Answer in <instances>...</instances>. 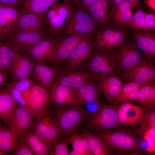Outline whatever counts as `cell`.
<instances>
[{"instance_id":"1","label":"cell","mask_w":155,"mask_h":155,"mask_svg":"<svg viewBox=\"0 0 155 155\" xmlns=\"http://www.w3.org/2000/svg\"><path fill=\"white\" fill-rule=\"evenodd\" d=\"M89 115L87 110L80 106H56L52 117L58 127L61 139L75 133Z\"/></svg>"},{"instance_id":"3","label":"cell","mask_w":155,"mask_h":155,"mask_svg":"<svg viewBox=\"0 0 155 155\" xmlns=\"http://www.w3.org/2000/svg\"><path fill=\"white\" fill-rule=\"evenodd\" d=\"M95 133L101 138L108 149L137 153L142 150L137 137L124 130L108 129Z\"/></svg>"},{"instance_id":"2","label":"cell","mask_w":155,"mask_h":155,"mask_svg":"<svg viewBox=\"0 0 155 155\" xmlns=\"http://www.w3.org/2000/svg\"><path fill=\"white\" fill-rule=\"evenodd\" d=\"M75 3L76 6L74 4L73 10L65 23L60 33L62 35L60 36L94 34L98 30L96 24L86 9Z\"/></svg>"},{"instance_id":"54","label":"cell","mask_w":155,"mask_h":155,"mask_svg":"<svg viewBox=\"0 0 155 155\" xmlns=\"http://www.w3.org/2000/svg\"><path fill=\"white\" fill-rule=\"evenodd\" d=\"M124 0H114L113 3H114V6L118 5L119 3L123 1Z\"/></svg>"},{"instance_id":"15","label":"cell","mask_w":155,"mask_h":155,"mask_svg":"<svg viewBox=\"0 0 155 155\" xmlns=\"http://www.w3.org/2000/svg\"><path fill=\"white\" fill-rule=\"evenodd\" d=\"M131 38L137 48L144 53L148 62L154 63L155 32L153 30H134Z\"/></svg>"},{"instance_id":"24","label":"cell","mask_w":155,"mask_h":155,"mask_svg":"<svg viewBox=\"0 0 155 155\" xmlns=\"http://www.w3.org/2000/svg\"><path fill=\"white\" fill-rule=\"evenodd\" d=\"M110 0H95L86 8L98 29L109 26Z\"/></svg>"},{"instance_id":"52","label":"cell","mask_w":155,"mask_h":155,"mask_svg":"<svg viewBox=\"0 0 155 155\" xmlns=\"http://www.w3.org/2000/svg\"><path fill=\"white\" fill-rule=\"evenodd\" d=\"M130 3L131 9H133L135 8V0H128Z\"/></svg>"},{"instance_id":"50","label":"cell","mask_w":155,"mask_h":155,"mask_svg":"<svg viewBox=\"0 0 155 155\" xmlns=\"http://www.w3.org/2000/svg\"><path fill=\"white\" fill-rule=\"evenodd\" d=\"M147 5L154 11H155V0H144Z\"/></svg>"},{"instance_id":"10","label":"cell","mask_w":155,"mask_h":155,"mask_svg":"<svg viewBox=\"0 0 155 155\" xmlns=\"http://www.w3.org/2000/svg\"><path fill=\"white\" fill-rule=\"evenodd\" d=\"M128 38L112 54L119 69H129L146 61L131 39Z\"/></svg>"},{"instance_id":"22","label":"cell","mask_w":155,"mask_h":155,"mask_svg":"<svg viewBox=\"0 0 155 155\" xmlns=\"http://www.w3.org/2000/svg\"><path fill=\"white\" fill-rule=\"evenodd\" d=\"M92 78H93V75L86 72L65 71L60 69L54 82L75 91Z\"/></svg>"},{"instance_id":"43","label":"cell","mask_w":155,"mask_h":155,"mask_svg":"<svg viewBox=\"0 0 155 155\" xmlns=\"http://www.w3.org/2000/svg\"><path fill=\"white\" fill-rule=\"evenodd\" d=\"M12 155H35L34 153L25 143L20 142L12 152Z\"/></svg>"},{"instance_id":"16","label":"cell","mask_w":155,"mask_h":155,"mask_svg":"<svg viewBox=\"0 0 155 155\" xmlns=\"http://www.w3.org/2000/svg\"><path fill=\"white\" fill-rule=\"evenodd\" d=\"M59 70V67L54 65L34 61L30 78L35 85L51 90Z\"/></svg>"},{"instance_id":"55","label":"cell","mask_w":155,"mask_h":155,"mask_svg":"<svg viewBox=\"0 0 155 155\" xmlns=\"http://www.w3.org/2000/svg\"><path fill=\"white\" fill-rule=\"evenodd\" d=\"M0 155H5V154L0 150Z\"/></svg>"},{"instance_id":"56","label":"cell","mask_w":155,"mask_h":155,"mask_svg":"<svg viewBox=\"0 0 155 155\" xmlns=\"http://www.w3.org/2000/svg\"><path fill=\"white\" fill-rule=\"evenodd\" d=\"M114 0H110L111 2V4L112 3H113Z\"/></svg>"},{"instance_id":"20","label":"cell","mask_w":155,"mask_h":155,"mask_svg":"<svg viewBox=\"0 0 155 155\" xmlns=\"http://www.w3.org/2000/svg\"><path fill=\"white\" fill-rule=\"evenodd\" d=\"M150 108L129 102H123L118 106L119 120L125 127L137 125L143 115Z\"/></svg>"},{"instance_id":"9","label":"cell","mask_w":155,"mask_h":155,"mask_svg":"<svg viewBox=\"0 0 155 155\" xmlns=\"http://www.w3.org/2000/svg\"><path fill=\"white\" fill-rule=\"evenodd\" d=\"M94 35L80 43L60 69L65 71H84L94 49Z\"/></svg>"},{"instance_id":"11","label":"cell","mask_w":155,"mask_h":155,"mask_svg":"<svg viewBox=\"0 0 155 155\" xmlns=\"http://www.w3.org/2000/svg\"><path fill=\"white\" fill-rule=\"evenodd\" d=\"M29 129L30 130L28 131L34 132L52 146L60 136L58 125L52 116L48 113L41 118L32 121Z\"/></svg>"},{"instance_id":"42","label":"cell","mask_w":155,"mask_h":155,"mask_svg":"<svg viewBox=\"0 0 155 155\" xmlns=\"http://www.w3.org/2000/svg\"><path fill=\"white\" fill-rule=\"evenodd\" d=\"M139 91H135L118 95L113 102L114 104H118L121 102H131L135 101L137 98Z\"/></svg>"},{"instance_id":"7","label":"cell","mask_w":155,"mask_h":155,"mask_svg":"<svg viewBox=\"0 0 155 155\" xmlns=\"http://www.w3.org/2000/svg\"><path fill=\"white\" fill-rule=\"evenodd\" d=\"M50 90L35 85L23 93L32 119H38L48 113L51 100Z\"/></svg>"},{"instance_id":"38","label":"cell","mask_w":155,"mask_h":155,"mask_svg":"<svg viewBox=\"0 0 155 155\" xmlns=\"http://www.w3.org/2000/svg\"><path fill=\"white\" fill-rule=\"evenodd\" d=\"M68 137L57 140L53 146L51 155H69Z\"/></svg>"},{"instance_id":"41","label":"cell","mask_w":155,"mask_h":155,"mask_svg":"<svg viewBox=\"0 0 155 155\" xmlns=\"http://www.w3.org/2000/svg\"><path fill=\"white\" fill-rule=\"evenodd\" d=\"M143 138L147 143L146 151L148 153L155 152V128L151 129L146 132Z\"/></svg>"},{"instance_id":"35","label":"cell","mask_w":155,"mask_h":155,"mask_svg":"<svg viewBox=\"0 0 155 155\" xmlns=\"http://www.w3.org/2000/svg\"><path fill=\"white\" fill-rule=\"evenodd\" d=\"M68 139L73 150L78 152L81 155H92L87 140L82 133L79 134L75 133L71 134L68 136Z\"/></svg>"},{"instance_id":"31","label":"cell","mask_w":155,"mask_h":155,"mask_svg":"<svg viewBox=\"0 0 155 155\" xmlns=\"http://www.w3.org/2000/svg\"><path fill=\"white\" fill-rule=\"evenodd\" d=\"M81 131L87 140L89 149L92 155L112 154L99 136L90 131L82 129H81Z\"/></svg>"},{"instance_id":"23","label":"cell","mask_w":155,"mask_h":155,"mask_svg":"<svg viewBox=\"0 0 155 155\" xmlns=\"http://www.w3.org/2000/svg\"><path fill=\"white\" fill-rule=\"evenodd\" d=\"M97 81L100 92L111 104L113 102L125 84L119 76L115 75L104 76Z\"/></svg>"},{"instance_id":"51","label":"cell","mask_w":155,"mask_h":155,"mask_svg":"<svg viewBox=\"0 0 155 155\" xmlns=\"http://www.w3.org/2000/svg\"><path fill=\"white\" fill-rule=\"evenodd\" d=\"M69 155H81V154L78 152L72 149L71 151L69 152Z\"/></svg>"},{"instance_id":"47","label":"cell","mask_w":155,"mask_h":155,"mask_svg":"<svg viewBox=\"0 0 155 155\" xmlns=\"http://www.w3.org/2000/svg\"><path fill=\"white\" fill-rule=\"evenodd\" d=\"M21 0H0V3L16 8Z\"/></svg>"},{"instance_id":"45","label":"cell","mask_w":155,"mask_h":155,"mask_svg":"<svg viewBox=\"0 0 155 155\" xmlns=\"http://www.w3.org/2000/svg\"><path fill=\"white\" fill-rule=\"evenodd\" d=\"M12 61L7 57L0 55V70L9 73Z\"/></svg>"},{"instance_id":"4","label":"cell","mask_w":155,"mask_h":155,"mask_svg":"<svg viewBox=\"0 0 155 155\" xmlns=\"http://www.w3.org/2000/svg\"><path fill=\"white\" fill-rule=\"evenodd\" d=\"M118 104L99 106L87 119L88 125L95 133L108 129H121L123 127L118 115Z\"/></svg>"},{"instance_id":"18","label":"cell","mask_w":155,"mask_h":155,"mask_svg":"<svg viewBox=\"0 0 155 155\" xmlns=\"http://www.w3.org/2000/svg\"><path fill=\"white\" fill-rule=\"evenodd\" d=\"M56 42V36L49 35L39 42L27 53L34 61L52 63Z\"/></svg>"},{"instance_id":"27","label":"cell","mask_w":155,"mask_h":155,"mask_svg":"<svg viewBox=\"0 0 155 155\" xmlns=\"http://www.w3.org/2000/svg\"><path fill=\"white\" fill-rule=\"evenodd\" d=\"M131 5L128 0H124L118 5L112 8L109 16V22L117 28L125 27L133 15Z\"/></svg>"},{"instance_id":"32","label":"cell","mask_w":155,"mask_h":155,"mask_svg":"<svg viewBox=\"0 0 155 155\" xmlns=\"http://www.w3.org/2000/svg\"><path fill=\"white\" fill-rule=\"evenodd\" d=\"M60 0H24L21 8V14L31 13L44 14L52 6Z\"/></svg>"},{"instance_id":"39","label":"cell","mask_w":155,"mask_h":155,"mask_svg":"<svg viewBox=\"0 0 155 155\" xmlns=\"http://www.w3.org/2000/svg\"><path fill=\"white\" fill-rule=\"evenodd\" d=\"M8 84L22 93L28 90L35 85L30 77L23 79L13 80L11 83Z\"/></svg>"},{"instance_id":"53","label":"cell","mask_w":155,"mask_h":155,"mask_svg":"<svg viewBox=\"0 0 155 155\" xmlns=\"http://www.w3.org/2000/svg\"><path fill=\"white\" fill-rule=\"evenodd\" d=\"M135 6L136 9H137L140 7V0H135Z\"/></svg>"},{"instance_id":"30","label":"cell","mask_w":155,"mask_h":155,"mask_svg":"<svg viewBox=\"0 0 155 155\" xmlns=\"http://www.w3.org/2000/svg\"><path fill=\"white\" fill-rule=\"evenodd\" d=\"M16 105L8 90L0 88V119L6 126Z\"/></svg>"},{"instance_id":"21","label":"cell","mask_w":155,"mask_h":155,"mask_svg":"<svg viewBox=\"0 0 155 155\" xmlns=\"http://www.w3.org/2000/svg\"><path fill=\"white\" fill-rule=\"evenodd\" d=\"M46 13L40 14L28 13L21 14L15 33L48 31L46 18Z\"/></svg>"},{"instance_id":"46","label":"cell","mask_w":155,"mask_h":155,"mask_svg":"<svg viewBox=\"0 0 155 155\" xmlns=\"http://www.w3.org/2000/svg\"><path fill=\"white\" fill-rule=\"evenodd\" d=\"M144 20L146 24L152 30L155 29V13H148L145 12Z\"/></svg>"},{"instance_id":"8","label":"cell","mask_w":155,"mask_h":155,"mask_svg":"<svg viewBox=\"0 0 155 155\" xmlns=\"http://www.w3.org/2000/svg\"><path fill=\"white\" fill-rule=\"evenodd\" d=\"M94 35V34L69 36L55 35L56 42L52 64L61 69L79 44Z\"/></svg>"},{"instance_id":"40","label":"cell","mask_w":155,"mask_h":155,"mask_svg":"<svg viewBox=\"0 0 155 155\" xmlns=\"http://www.w3.org/2000/svg\"><path fill=\"white\" fill-rule=\"evenodd\" d=\"M8 90L16 104L28 107V104L23 93L10 86L8 83L4 85Z\"/></svg>"},{"instance_id":"14","label":"cell","mask_w":155,"mask_h":155,"mask_svg":"<svg viewBox=\"0 0 155 155\" xmlns=\"http://www.w3.org/2000/svg\"><path fill=\"white\" fill-rule=\"evenodd\" d=\"M49 35L48 31L17 32L13 34L8 43L17 52L26 53L35 45Z\"/></svg>"},{"instance_id":"5","label":"cell","mask_w":155,"mask_h":155,"mask_svg":"<svg viewBox=\"0 0 155 155\" xmlns=\"http://www.w3.org/2000/svg\"><path fill=\"white\" fill-rule=\"evenodd\" d=\"M125 29L103 27L96 32L94 50L105 54L111 55L129 37Z\"/></svg>"},{"instance_id":"17","label":"cell","mask_w":155,"mask_h":155,"mask_svg":"<svg viewBox=\"0 0 155 155\" xmlns=\"http://www.w3.org/2000/svg\"><path fill=\"white\" fill-rule=\"evenodd\" d=\"M31 113L27 107L16 104L7 126L20 139L27 131L32 122Z\"/></svg>"},{"instance_id":"34","label":"cell","mask_w":155,"mask_h":155,"mask_svg":"<svg viewBox=\"0 0 155 155\" xmlns=\"http://www.w3.org/2000/svg\"><path fill=\"white\" fill-rule=\"evenodd\" d=\"M135 101L140 106L155 108V84L154 81L142 86L139 90L138 97Z\"/></svg>"},{"instance_id":"37","label":"cell","mask_w":155,"mask_h":155,"mask_svg":"<svg viewBox=\"0 0 155 155\" xmlns=\"http://www.w3.org/2000/svg\"><path fill=\"white\" fill-rule=\"evenodd\" d=\"M145 12L141 9H138L133 15L131 18L125 25V29L134 30H152L146 24L144 20Z\"/></svg>"},{"instance_id":"49","label":"cell","mask_w":155,"mask_h":155,"mask_svg":"<svg viewBox=\"0 0 155 155\" xmlns=\"http://www.w3.org/2000/svg\"><path fill=\"white\" fill-rule=\"evenodd\" d=\"M7 74L6 72L0 70V86L5 84L4 81L7 77Z\"/></svg>"},{"instance_id":"13","label":"cell","mask_w":155,"mask_h":155,"mask_svg":"<svg viewBox=\"0 0 155 155\" xmlns=\"http://www.w3.org/2000/svg\"><path fill=\"white\" fill-rule=\"evenodd\" d=\"M118 75L128 83L145 85L154 80L155 66L146 61L129 69H119Z\"/></svg>"},{"instance_id":"44","label":"cell","mask_w":155,"mask_h":155,"mask_svg":"<svg viewBox=\"0 0 155 155\" xmlns=\"http://www.w3.org/2000/svg\"><path fill=\"white\" fill-rule=\"evenodd\" d=\"M144 85L133 82H128L127 84L124 85L118 95L130 92L139 91Z\"/></svg>"},{"instance_id":"26","label":"cell","mask_w":155,"mask_h":155,"mask_svg":"<svg viewBox=\"0 0 155 155\" xmlns=\"http://www.w3.org/2000/svg\"><path fill=\"white\" fill-rule=\"evenodd\" d=\"M50 96L56 106L76 105L74 91L54 82L51 89Z\"/></svg>"},{"instance_id":"29","label":"cell","mask_w":155,"mask_h":155,"mask_svg":"<svg viewBox=\"0 0 155 155\" xmlns=\"http://www.w3.org/2000/svg\"><path fill=\"white\" fill-rule=\"evenodd\" d=\"M33 64L34 61L31 58L23 56L20 54L12 62L10 70L13 80L30 77Z\"/></svg>"},{"instance_id":"33","label":"cell","mask_w":155,"mask_h":155,"mask_svg":"<svg viewBox=\"0 0 155 155\" xmlns=\"http://www.w3.org/2000/svg\"><path fill=\"white\" fill-rule=\"evenodd\" d=\"M13 131L2 125L0 130V150L5 155L12 152L19 143Z\"/></svg>"},{"instance_id":"12","label":"cell","mask_w":155,"mask_h":155,"mask_svg":"<svg viewBox=\"0 0 155 155\" xmlns=\"http://www.w3.org/2000/svg\"><path fill=\"white\" fill-rule=\"evenodd\" d=\"M21 16L16 8L0 3V41L9 42Z\"/></svg>"},{"instance_id":"57","label":"cell","mask_w":155,"mask_h":155,"mask_svg":"<svg viewBox=\"0 0 155 155\" xmlns=\"http://www.w3.org/2000/svg\"><path fill=\"white\" fill-rule=\"evenodd\" d=\"M2 125H1V122H0V130L1 129V127L2 126Z\"/></svg>"},{"instance_id":"28","label":"cell","mask_w":155,"mask_h":155,"mask_svg":"<svg viewBox=\"0 0 155 155\" xmlns=\"http://www.w3.org/2000/svg\"><path fill=\"white\" fill-rule=\"evenodd\" d=\"M20 139V142L27 145L35 155H51L52 146L34 132L27 131Z\"/></svg>"},{"instance_id":"36","label":"cell","mask_w":155,"mask_h":155,"mask_svg":"<svg viewBox=\"0 0 155 155\" xmlns=\"http://www.w3.org/2000/svg\"><path fill=\"white\" fill-rule=\"evenodd\" d=\"M137 125L139 126L138 132L142 137L148 131L155 128V108H150L146 111L141 117Z\"/></svg>"},{"instance_id":"48","label":"cell","mask_w":155,"mask_h":155,"mask_svg":"<svg viewBox=\"0 0 155 155\" xmlns=\"http://www.w3.org/2000/svg\"><path fill=\"white\" fill-rule=\"evenodd\" d=\"M95 0H81L80 2H76L79 5L86 9L90 4Z\"/></svg>"},{"instance_id":"25","label":"cell","mask_w":155,"mask_h":155,"mask_svg":"<svg viewBox=\"0 0 155 155\" xmlns=\"http://www.w3.org/2000/svg\"><path fill=\"white\" fill-rule=\"evenodd\" d=\"M95 80L89 79L83 85L74 91L76 105L89 104L97 100L100 92Z\"/></svg>"},{"instance_id":"19","label":"cell","mask_w":155,"mask_h":155,"mask_svg":"<svg viewBox=\"0 0 155 155\" xmlns=\"http://www.w3.org/2000/svg\"><path fill=\"white\" fill-rule=\"evenodd\" d=\"M73 0H63L57 3L55 15L46 20L48 31L52 36L57 35L61 32L65 23L72 12L74 7Z\"/></svg>"},{"instance_id":"6","label":"cell","mask_w":155,"mask_h":155,"mask_svg":"<svg viewBox=\"0 0 155 155\" xmlns=\"http://www.w3.org/2000/svg\"><path fill=\"white\" fill-rule=\"evenodd\" d=\"M119 68L112 54L93 50L84 71L91 74L96 80L102 77L118 75Z\"/></svg>"}]
</instances>
